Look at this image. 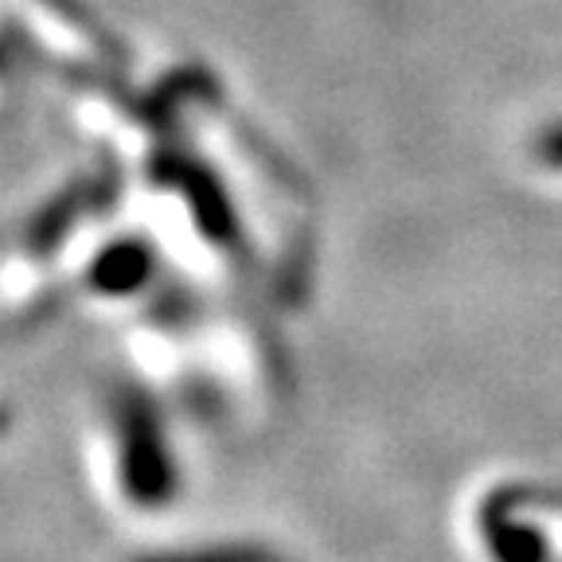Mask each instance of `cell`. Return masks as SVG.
<instances>
[{"label":"cell","mask_w":562,"mask_h":562,"mask_svg":"<svg viewBox=\"0 0 562 562\" xmlns=\"http://www.w3.org/2000/svg\"><path fill=\"white\" fill-rule=\"evenodd\" d=\"M125 438H130L133 453H130V473L137 488H165L168 484V461H165V446H160V430L153 414L145 406H130V422H125Z\"/></svg>","instance_id":"1"},{"label":"cell","mask_w":562,"mask_h":562,"mask_svg":"<svg viewBox=\"0 0 562 562\" xmlns=\"http://www.w3.org/2000/svg\"><path fill=\"white\" fill-rule=\"evenodd\" d=\"M536 157L543 160L547 168H559V172H562V122L539 133V137H536Z\"/></svg>","instance_id":"2"}]
</instances>
